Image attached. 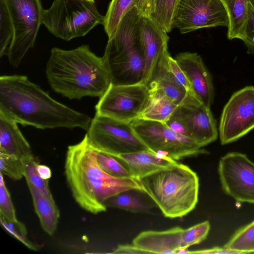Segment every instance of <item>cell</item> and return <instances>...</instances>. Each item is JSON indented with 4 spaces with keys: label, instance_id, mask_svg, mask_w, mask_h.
I'll return each mask as SVG.
<instances>
[{
    "label": "cell",
    "instance_id": "6da1fadb",
    "mask_svg": "<svg viewBox=\"0 0 254 254\" xmlns=\"http://www.w3.org/2000/svg\"><path fill=\"white\" fill-rule=\"evenodd\" d=\"M0 112L24 126L88 130L92 119L53 99L21 75L0 77Z\"/></svg>",
    "mask_w": 254,
    "mask_h": 254
},
{
    "label": "cell",
    "instance_id": "7a4b0ae2",
    "mask_svg": "<svg viewBox=\"0 0 254 254\" xmlns=\"http://www.w3.org/2000/svg\"><path fill=\"white\" fill-rule=\"evenodd\" d=\"M98 150L86 134L79 143L68 146L64 173L72 196L81 207L93 214L106 211L104 202L121 192H142L132 178H119L105 172L97 162Z\"/></svg>",
    "mask_w": 254,
    "mask_h": 254
},
{
    "label": "cell",
    "instance_id": "3957f363",
    "mask_svg": "<svg viewBox=\"0 0 254 254\" xmlns=\"http://www.w3.org/2000/svg\"><path fill=\"white\" fill-rule=\"evenodd\" d=\"M46 74L51 88L69 99L100 97L111 84L102 57L87 45L68 50L53 48Z\"/></svg>",
    "mask_w": 254,
    "mask_h": 254
},
{
    "label": "cell",
    "instance_id": "277c9868",
    "mask_svg": "<svg viewBox=\"0 0 254 254\" xmlns=\"http://www.w3.org/2000/svg\"><path fill=\"white\" fill-rule=\"evenodd\" d=\"M136 180L165 217L182 218L198 202L199 178L186 165L177 163Z\"/></svg>",
    "mask_w": 254,
    "mask_h": 254
},
{
    "label": "cell",
    "instance_id": "5b68a950",
    "mask_svg": "<svg viewBox=\"0 0 254 254\" xmlns=\"http://www.w3.org/2000/svg\"><path fill=\"white\" fill-rule=\"evenodd\" d=\"M140 16L137 7H133L122 19L114 36L108 39L102 58L112 84L144 82L146 59L139 34Z\"/></svg>",
    "mask_w": 254,
    "mask_h": 254
},
{
    "label": "cell",
    "instance_id": "8992f818",
    "mask_svg": "<svg viewBox=\"0 0 254 254\" xmlns=\"http://www.w3.org/2000/svg\"><path fill=\"white\" fill-rule=\"evenodd\" d=\"M44 10L42 0H0V57L13 66L34 47Z\"/></svg>",
    "mask_w": 254,
    "mask_h": 254
},
{
    "label": "cell",
    "instance_id": "52a82bcc",
    "mask_svg": "<svg viewBox=\"0 0 254 254\" xmlns=\"http://www.w3.org/2000/svg\"><path fill=\"white\" fill-rule=\"evenodd\" d=\"M104 16L95 2L87 0H55L44 9L42 24L55 37L65 41L82 37L99 24Z\"/></svg>",
    "mask_w": 254,
    "mask_h": 254
},
{
    "label": "cell",
    "instance_id": "ba28073f",
    "mask_svg": "<svg viewBox=\"0 0 254 254\" xmlns=\"http://www.w3.org/2000/svg\"><path fill=\"white\" fill-rule=\"evenodd\" d=\"M130 123L148 150L160 156L177 161L207 153L193 140L175 132L164 123L139 118Z\"/></svg>",
    "mask_w": 254,
    "mask_h": 254
},
{
    "label": "cell",
    "instance_id": "9c48e42d",
    "mask_svg": "<svg viewBox=\"0 0 254 254\" xmlns=\"http://www.w3.org/2000/svg\"><path fill=\"white\" fill-rule=\"evenodd\" d=\"M86 134L95 148L114 157L148 150L136 135L130 123L96 114Z\"/></svg>",
    "mask_w": 254,
    "mask_h": 254
},
{
    "label": "cell",
    "instance_id": "30bf717a",
    "mask_svg": "<svg viewBox=\"0 0 254 254\" xmlns=\"http://www.w3.org/2000/svg\"><path fill=\"white\" fill-rule=\"evenodd\" d=\"M150 96L147 85L111 84L96 104V114L130 123L139 119Z\"/></svg>",
    "mask_w": 254,
    "mask_h": 254
},
{
    "label": "cell",
    "instance_id": "8fae6325",
    "mask_svg": "<svg viewBox=\"0 0 254 254\" xmlns=\"http://www.w3.org/2000/svg\"><path fill=\"white\" fill-rule=\"evenodd\" d=\"M254 129V86L235 92L223 108L219 125L221 144L236 141Z\"/></svg>",
    "mask_w": 254,
    "mask_h": 254
},
{
    "label": "cell",
    "instance_id": "7c38bea8",
    "mask_svg": "<svg viewBox=\"0 0 254 254\" xmlns=\"http://www.w3.org/2000/svg\"><path fill=\"white\" fill-rule=\"evenodd\" d=\"M218 173L225 193L238 202L254 203V163L246 154L225 155L219 160Z\"/></svg>",
    "mask_w": 254,
    "mask_h": 254
},
{
    "label": "cell",
    "instance_id": "4fadbf2b",
    "mask_svg": "<svg viewBox=\"0 0 254 254\" xmlns=\"http://www.w3.org/2000/svg\"><path fill=\"white\" fill-rule=\"evenodd\" d=\"M173 25L185 34L202 28L228 27L229 17L221 0H180Z\"/></svg>",
    "mask_w": 254,
    "mask_h": 254
},
{
    "label": "cell",
    "instance_id": "5bb4252c",
    "mask_svg": "<svg viewBox=\"0 0 254 254\" xmlns=\"http://www.w3.org/2000/svg\"><path fill=\"white\" fill-rule=\"evenodd\" d=\"M185 126L189 137L203 147L215 141L218 130L210 108L200 101L191 92L174 112Z\"/></svg>",
    "mask_w": 254,
    "mask_h": 254
},
{
    "label": "cell",
    "instance_id": "9a60e30c",
    "mask_svg": "<svg viewBox=\"0 0 254 254\" xmlns=\"http://www.w3.org/2000/svg\"><path fill=\"white\" fill-rule=\"evenodd\" d=\"M140 40L146 59V70L143 83L150 81L157 64L168 50L167 32L150 17L141 15L138 22Z\"/></svg>",
    "mask_w": 254,
    "mask_h": 254
},
{
    "label": "cell",
    "instance_id": "2e32d148",
    "mask_svg": "<svg viewBox=\"0 0 254 254\" xmlns=\"http://www.w3.org/2000/svg\"><path fill=\"white\" fill-rule=\"evenodd\" d=\"M190 86L191 92L202 103L210 107L214 98V88L210 73L200 55L183 52L175 58Z\"/></svg>",
    "mask_w": 254,
    "mask_h": 254
},
{
    "label": "cell",
    "instance_id": "e0dca14e",
    "mask_svg": "<svg viewBox=\"0 0 254 254\" xmlns=\"http://www.w3.org/2000/svg\"><path fill=\"white\" fill-rule=\"evenodd\" d=\"M184 229L175 227L163 231H142L133 239L132 244L145 254H178L183 250Z\"/></svg>",
    "mask_w": 254,
    "mask_h": 254
},
{
    "label": "cell",
    "instance_id": "ac0fdd59",
    "mask_svg": "<svg viewBox=\"0 0 254 254\" xmlns=\"http://www.w3.org/2000/svg\"><path fill=\"white\" fill-rule=\"evenodd\" d=\"M124 163L131 177L137 179L168 168L178 162L168 157L160 156L146 150L120 154L115 156Z\"/></svg>",
    "mask_w": 254,
    "mask_h": 254
},
{
    "label": "cell",
    "instance_id": "d6986e66",
    "mask_svg": "<svg viewBox=\"0 0 254 254\" xmlns=\"http://www.w3.org/2000/svg\"><path fill=\"white\" fill-rule=\"evenodd\" d=\"M169 56L167 50L160 59L147 85L149 89L161 91L179 105L186 98L189 92L171 71L168 62Z\"/></svg>",
    "mask_w": 254,
    "mask_h": 254
},
{
    "label": "cell",
    "instance_id": "ffe728a7",
    "mask_svg": "<svg viewBox=\"0 0 254 254\" xmlns=\"http://www.w3.org/2000/svg\"><path fill=\"white\" fill-rule=\"evenodd\" d=\"M17 123L0 112V152L22 159L32 154Z\"/></svg>",
    "mask_w": 254,
    "mask_h": 254
},
{
    "label": "cell",
    "instance_id": "44dd1931",
    "mask_svg": "<svg viewBox=\"0 0 254 254\" xmlns=\"http://www.w3.org/2000/svg\"><path fill=\"white\" fill-rule=\"evenodd\" d=\"M28 186L42 228L49 235H53L60 218V211L54 200L44 195L36 187Z\"/></svg>",
    "mask_w": 254,
    "mask_h": 254
},
{
    "label": "cell",
    "instance_id": "7402d4cb",
    "mask_svg": "<svg viewBox=\"0 0 254 254\" xmlns=\"http://www.w3.org/2000/svg\"><path fill=\"white\" fill-rule=\"evenodd\" d=\"M149 90L148 101L139 118L165 123L178 105L161 91Z\"/></svg>",
    "mask_w": 254,
    "mask_h": 254
},
{
    "label": "cell",
    "instance_id": "603a6c76",
    "mask_svg": "<svg viewBox=\"0 0 254 254\" xmlns=\"http://www.w3.org/2000/svg\"><path fill=\"white\" fill-rule=\"evenodd\" d=\"M229 17L227 37L243 40L248 18V0H221Z\"/></svg>",
    "mask_w": 254,
    "mask_h": 254
},
{
    "label": "cell",
    "instance_id": "cb8c5ba5",
    "mask_svg": "<svg viewBox=\"0 0 254 254\" xmlns=\"http://www.w3.org/2000/svg\"><path fill=\"white\" fill-rule=\"evenodd\" d=\"M137 0H112L104 16L103 25L108 39L116 32L124 17L134 6Z\"/></svg>",
    "mask_w": 254,
    "mask_h": 254
},
{
    "label": "cell",
    "instance_id": "d4e9b609",
    "mask_svg": "<svg viewBox=\"0 0 254 254\" xmlns=\"http://www.w3.org/2000/svg\"><path fill=\"white\" fill-rule=\"evenodd\" d=\"M126 191L110 197L105 201V205L135 213L149 212L152 205L144 202L138 195Z\"/></svg>",
    "mask_w": 254,
    "mask_h": 254
},
{
    "label": "cell",
    "instance_id": "484cf974",
    "mask_svg": "<svg viewBox=\"0 0 254 254\" xmlns=\"http://www.w3.org/2000/svg\"><path fill=\"white\" fill-rule=\"evenodd\" d=\"M224 247L235 254L254 253V220L239 229Z\"/></svg>",
    "mask_w": 254,
    "mask_h": 254
},
{
    "label": "cell",
    "instance_id": "4316f807",
    "mask_svg": "<svg viewBox=\"0 0 254 254\" xmlns=\"http://www.w3.org/2000/svg\"><path fill=\"white\" fill-rule=\"evenodd\" d=\"M180 0H154L152 11L150 15L167 33L173 28V18Z\"/></svg>",
    "mask_w": 254,
    "mask_h": 254
},
{
    "label": "cell",
    "instance_id": "83f0119b",
    "mask_svg": "<svg viewBox=\"0 0 254 254\" xmlns=\"http://www.w3.org/2000/svg\"><path fill=\"white\" fill-rule=\"evenodd\" d=\"M23 176L25 178L27 185L33 186L38 189L44 195L50 199H54L49 189L48 180L42 179L39 175L37 167L39 164L38 160L33 154L21 159Z\"/></svg>",
    "mask_w": 254,
    "mask_h": 254
},
{
    "label": "cell",
    "instance_id": "f1b7e54d",
    "mask_svg": "<svg viewBox=\"0 0 254 254\" xmlns=\"http://www.w3.org/2000/svg\"><path fill=\"white\" fill-rule=\"evenodd\" d=\"M97 162L101 169L112 176L119 178H132L127 169L113 156L98 150Z\"/></svg>",
    "mask_w": 254,
    "mask_h": 254
},
{
    "label": "cell",
    "instance_id": "f546056e",
    "mask_svg": "<svg viewBox=\"0 0 254 254\" xmlns=\"http://www.w3.org/2000/svg\"><path fill=\"white\" fill-rule=\"evenodd\" d=\"M210 229V223L205 221L189 228L184 229L183 233V249L198 244L207 237Z\"/></svg>",
    "mask_w": 254,
    "mask_h": 254
},
{
    "label": "cell",
    "instance_id": "4dcf8cb0",
    "mask_svg": "<svg viewBox=\"0 0 254 254\" xmlns=\"http://www.w3.org/2000/svg\"><path fill=\"white\" fill-rule=\"evenodd\" d=\"M0 171L3 175L18 180L23 176L21 159L0 152Z\"/></svg>",
    "mask_w": 254,
    "mask_h": 254
},
{
    "label": "cell",
    "instance_id": "1f68e13d",
    "mask_svg": "<svg viewBox=\"0 0 254 254\" xmlns=\"http://www.w3.org/2000/svg\"><path fill=\"white\" fill-rule=\"evenodd\" d=\"M0 221L3 228L28 249L37 251L38 248L27 237V231L24 225L17 220H10L0 214Z\"/></svg>",
    "mask_w": 254,
    "mask_h": 254
},
{
    "label": "cell",
    "instance_id": "d6a6232c",
    "mask_svg": "<svg viewBox=\"0 0 254 254\" xmlns=\"http://www.w3.org/2000/svg\"><path fill=\"white\" fill-rule=\"evenodd\" d=\"M0 214L10 220H17L15 209L10 194L5 186L3 175L1 173L0 179Z\"/></svg>",
    "mask_w": 254,
    "mask_h": 254
},
{
    "label": "cell",
    "instance_id": "836d02e7",
    "mask_svg": "<svg viewBox=\"0 0 254 254\" xmlns=\"http://www.w3.org/2000/svg\"><path fill=\"white\" fill-rule=\"evenodd\" d=\"M242 41L247 48V52L254 54V9L249 2L248 18Z\"/></svg>",
    "mask_w": 254,
    "mask_h": 254
},
{
    "label": "cell",
    "instance_id": "e575fe53",
    "mask_svg": "<svg viewBox=\"0 0 254 254\" xmlns=\"http://www.w3.org/2000/svg\"><path fill=\"white\" fill-rule=\"evenodd\" d=\"M170 69L178 80L184 86L188 92H191L190 83L175 59L170 55L168 59Z\"/></svg>",
    "mask_w": 254,
    "mask_h": 254
},
{
    "label": "cell",
    "instance_id": "d590c367",
    "mask_svg": "<svg viewBox=\"0 0 254 254\" xmlns=\"http://www.w3.org/2000/svg\"><path fill=\"white\" fill-rule=\"evenodd\" d=\"M166 125L175 132L189 138L188 131L181 121L173 113L165 122Z\"/></svg>",
    "mask_w": 254,
    "mask_h": 254
},
{
    "label": "cell",
    "instance_id": "8d00e7d4",
    "mask_svg": "<svg viewBox=\"0 0 254 254\" xmlns=\"http://www.w3.org/2000/svg\"><path fill=\"white\" fill-rule=\"evenodd\" d=\"M154 0H137L136 7L141 15L149 16L153 7Z\"/></svg>",
    "mask_w": 254,
    "mask_h": 254
},
{
    "label": "cell",
    "instance_id": "74e56055",
    "mask_svg": "<svg viewBox=\"0 0 254 254\" xmlns=\"http://www.w3.org/2000/svg\"><path fill=\"white\" fill-rule=\"evenodd\" d=\"M112 253L113 254H145L142 250L132 245H120Z\"/></svg>",
    "mask_w": 254,
    "mask_h": 254
},
{
    "label": "cell",
    "instance_id": "f35d334b",
    "mask_svg": "<svg viewBox=\"0 0 254 254\" xmlns=\"http://www.w3.org/2000/svg\"><path fill=\"white\" fill-rule=\"evenodd\" d=\"M188 254H235L233 251H230L225 247H214L211 249L201 250L194 251H188Z\"/></svg>",
    "mask_w": 254,
    "mask_h": 254
},
{
    "label": "cell",
    "instance_id": "ab89813d",
    "mask_svg": "<svg viewBox=\"0 0 254 254\" xmlns=\"http://www.w3.org/2000/svg\"><path fill=\"white\" fill-rule=\"evenodd\" d=\"M37 169L39 175L42 179L49 180L51 177V170L47 166L38 164L37 167Z\"/></svg>",
    "mask_w": 254,
    "mask_h": 254
},
{
    "label": "cell",
    "instance_id": "60d3db41",
    "mask_svg": "<svg viewBox=\"0 0 254 254\" xmlns=\"http://www.w3.org/2000/svg\"><path fill=\"white\" fill-rule=\"evenodd\" d=\"M248 1L254 9V0H248Z\"/></svg>",
    "mask_w": 254,
    "mask_h": 254
},
{
    "label": "cell",
    "instance_id": "b9f144b4",
    "mask_svg": "<svg viewBox=\"0 0 254 254\" xmlns=\"http://www.w3.org/2000/svg\"><path fill=\"white\" fill-rule=\"evenodd\" d=\"M92 2H95L94 0H87Z\"/></svg>",
    "mask_w": 254,
    "mask_h": 254
}]
</instances>
